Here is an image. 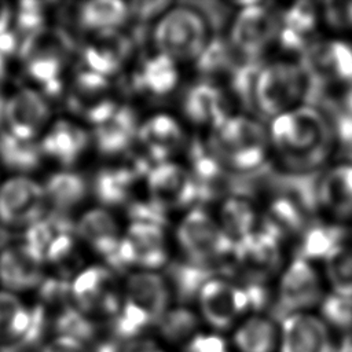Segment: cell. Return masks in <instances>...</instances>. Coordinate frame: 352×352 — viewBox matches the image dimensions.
I'll list each match as a JSON object with an SVG mask.
<instances>
[{"label": "cell", "instance_id": "obj_1", "mask_svg": "<svg viewBox=\"0 0 352 352\" xmlns=\"http://www.w3.org/2000/svg\"><path fill=\"white\" fill-rule=\"evenodd\" d=\"M270 144L286 172L312 173L329 160L336 144L330 118L314 104H300L270 122Z\"/></svg>", "mask_w": 352, "mask_h": 352}, {"label": "cell", "instance_id": "obj_2", "mask_svg": "<svg viewBox=\"0 0 352 352\" xmlns=\"http://www.w3.org/2000/svg\"><path fill=\"white\" fill-rule=\"evenodd\" d=\"M212 132L208 144L230 172L249 175L267 166L271 150L268 129L257 120L231 114Z\"/></svg>", "mask_w": 352, "mask_h": 352}, {"label": "cell", "instance_id": "obj_3", "mask_svg": "<svg viewBox=\"0 0 352 352\" xmlns=\"http://www.w3.org/2000/svg\"><path fill=\"white\" fill-rule=\"evenodd\" d=\"M170 287L155 271H135L126 276L121 307L116 314L114 330L128 338L158 324L169 309Z\"/></svg>", "mask_w": 352, "mask_h": 352}, {"label": "cell", "instance_id": "obj_4", "mask_svg": "<svg viewBox=\"0 0 352 352\" xmlns=\"http://www.w3.org/2000/svg\"><path fill=\"white\" fill-rule=\"evenodd\" d=\"M209 25L202 14L191 4H182L160 15L153 29V41L157 52L175 62L197 60L205 50L209 37Z\"/></svg>", "mask_w": 352, "mask_h": 352}, {"label": "cell", "instance_id": "obj_5", "mask_svg": "<svg viewBox=\"0 0 352 352\" xmlns=\"http://www.w3.org/2000/svg\"><path fill=\"white\" fill-rule=\"evenodd\" d=\"M307 91L308 78L300 63L274 60L261 65L253 84V110L272 120L300 106Z\"/></svg>", "mask_w": 352, "mask_h": 352}, {"label": "cell", "instance_id": "obj_6", "mask_svg": "<svg viewBox=\"0 0 352 352\" xmlns=\"http://www.w3.org/2000/svg\"><path fill=\"white\" fill-rule=\"evenodd\" d=\"M176 242L184 260L210 268L231 257L234 241L205 209L191 208L176 228Z\"/></svg>", "mask_w": 352, "mask_h": 352}, {"label": "cell", "instance_id": "obj_7", "mask_svg": "<svg viewBox=\"0 0 352 352\" xmlns=\"http://www.w3.org/2000/svg\"><path fill=\"white\" fill-rule=\"evenodd\" d=\"M308 78L305 98H315L327 85L352 84V44L341 38L314 41L301 55Z\"/></svg>", "mask_w": 352, "mask_h": 352}, {"label": "cell", "instance_id": "obj_8", "mask_svg": "<svg viewBox=\"0 0 352 352\" xmlns=\"http://www.w3.org/2000/svg\"><path fill=\"white\" fill-rule=\"evenodd\" d=\"M50 209L43 182L30 175H11L0 182V226L28 230Z\"/></svg>", "mask_w": 352, "mask_h": 352}, {"label": "cell", "instance_id": "obj_9", "mask_svg": "<svg viewBox=\"0 0 352 352\" xmlns=\"http://www.w3.org/2000/svg\"><path fill=\"white\" fill-rule=\"evenodd\" d=\"M230 26L228 43L245 60H258L279 34V12L263 3H242Z\"/></svg>", "mask_w": 352, "mask_h": 352}, {"label": "cell", "instance_id": "obj_10", "mask_svg": "<svg viewBox=\"0 0 352 352\" xmlns=\"http://www.w3.org/2000/svg\"><path fill=\"white\" fill-rule=\"evenodd\" d=\"M169 261V248L165 228L147 221H131L122 232L111 270L136 268L155 271Z\"/></svg>", "mask_w": 352, "mask_h": 352}, {"label": "cell", "instance_id": "obj_11", "mask_svg": "<svg viewBox=\"0 0 352 352\" xmlns=\"http://www.w3.org/2000/svg\"><path fill=\"white\" fill-rule=\"evenodd\" d=\"M70 297L84 315L114 318L121 307L122 289L114 271L106 265H89L70 282Z\"/></svg>", "mask_w": 352, "mask_h": 352}, {"label": "cell", "instance_id": "obj_12", "mask_svg": "<svg viewBox=\"0 0 352 352\" xmlns=\"http://www.w3.org/2000/svg\"><path fill=\"white\" fill-rule=\"evenodd\" d=\"M197 301L201 318L219 331L232 327L252 311L246 285H238L223 275L209 279L201 287Z\"/></svg>", "mask_w": 352, "mask_h": 352}, {"label": "cell", "instance_id": "obj_13", "mask_svg": "<svg viewBox=\"0 0 352 352\" xmlns=\"http://www.w3.org/2000/svg\"><path fill=\"white\" fill-rule=\"evenodd\" d=\"M147 199L162 213L191 209L198 201V188L187 166L172 161L151 166L146 176Z\"/></svg>", "mask_w": 352, "mask_h": 352}, {"label": "cell", "instance_id": "obj_14", "mask_svg": "<svg viewBox=\"0 0 352 352\" xmlns=\"http://www.w3.org/2000/svg\"><path fill=\"white\" fill-rule=\"evenodd\" d=\"M230 267L239 272L248 283H264L282 265L280 241L257 228L234 243Z\"/></svg>", "mask_w": 352, "mask_h": 352}, {"label": "cell", "instance_id": "obj_15", "mask_svg": "<svg viewBox=\"0 0 352 352\" xmlns=\"http://www.w3.org/2000/svg\"><path fill=\"white\" fill-rule=\"evenodd\" d=\"M322 278L316 268L307 260L294 257L293 261L282 271L276 307L283 314V318L293 314L309 312L323 300Z\"/></svg>", "mask_w": 352, "mask_h": 352}, {"label": "cell", "instance_id": "obj_16", "mask_svg": "<svg viewBox=\"0 0 352 352\" xmlns=\"http://www.w3.org/2000/svg\"><path fill=\"white\" fill-rule=\"evenodd\" d=\"M47 98L32 88H19L4 102V124L14 136L25 140H36L45 132L50 121Z\"/></svg>", "mask_w": 352, "mask_h": 352}, {"label": "cell", "instance_id": "obj_17", "mask_svg": "<svg viewBox=\"0 0 352 352\" xmlns=\"http://www.w3.org/2000/svg\"><path fill=\"white\" fill-rule=\"evenodd\" d=\"M278 352H334L330 327L311 312L287 315L279 327Z\"/></svg>", "mask_w": 352, "mask_h": 352}, {"label": "cell", "instance_id": "obj_18", "mask_svg": "<svg viewBox=\"0 0 352 352\" xmlns=\"http://www.w3.org/2000/svg\"><path fill=\"white\" fill-rule=\"evenodd\" d=\"M132 48V37L121 29L92 33L91 40L81 50L82 69L110 78L125 65Z\"/></svg>", "mask_w": 352, "mask_h": 352}, {"label": "cell", "instance_id": "obj_19", "mask_svg": "<svg viewBox=\"0 0 352 352\" xmlns=\"http://www.w3.org/2000/svg\"><path fill=\"white\" fill-rule=\"evenodd\" d=\"M44 264L22 242L0 250V285L6 292L18 294L36 290L44 282Z\"/></svg>", "mask_w": 352, "mask_h": 352}, {"label": "cell", "instance_id": "obj_20", "mask_svg": "<svg viewBox=\"0 0 352 352\" xmlns=\"http://www.w3.org/2000/svg\"><path fill=\"white\" fill-rule=\"evenodd\" d=\"M184 142L186 135L180 122L169 114L158 113L139 124L136 143L154 165L169 161Z\"/></svg>", "mask_w": 352, "mask_h": 352}, {"label": "cell", "instance_id": "obj_21", "mask_svg": "<svg viewBox=\"0 0 352 352\" xmlns=\"http://www.w3.org/2000/svg\"><path fill=\"white\" fill-rule=\"evenodd\" d=\"M91 142L92 136L80 124L70 120H56L47 126L38 144L43 157L67 169L82 157Z\"/></svg>", "mask_w": 352, "mask_h": 352}, {"label": "cell", "instance_id": "obj_22", "mask_svg": "<svg viewBox=\"0 0 352 352\" xmlns=\"http://www.w3.org/2000/svg\"><path fill=\"white\" fill-rule=\"evenodd\" d=\"M186 118L199 126L219 128L230 116V102L224 89L214 82L199 81L191 85L182 100Z\"/></svg>", "mask_w": 352, "mask_h": 352}, {"label": "cell", "instance_id": "obj_23", "mask_svg": "<svg viewBox=\"0 0 352 352\" xmlns=\"http://www.w3.org/2000/svg\"><path fill=\"white\" fill-rule=\"evenodd\" d=\"M74 228L76 235L111 268L122 236L114 216L104 208L88 209L78 217Z\"/></svg>", "mask_w": 352, "mask_h": 352}, {"label": "cell", "instance_id": "obj_24", "mask_svg": "<svg viewBox=\"0 0 352 352\" xmlns=\"http://www.w3.org/2000/svg\"><path fill=\"white\" fill-rule=\"evenodd\" d=\"M139 124L132 107L118 106L106 121L95 126L92 142L102 155H124L136 142Z\"/></svg>", "mask_w": 352, "mask_h": 352}, {"label": "cell", "instance_id": "obj_25", "mask_svg": "<svg viewBox=\"0 0 352 352\" xmlns=\"http://www.w3.org/2000/svg\"><path fill=\"white\" fill-rule=\"evenodd\" d=\"M318 202L336 220L352 219V164H338L319 176Z\"/></svg>", "mask_w": 352, "mask_h": 352}, {"label": "cell", "instance_id": "obj_26", "mask_svg": "<svg viewBox=\"0 0 352 352\" xmlns=\"http://www.w3.org/2000/svg\"><path fill=\"white\" fill-rule=\"evenodd\" d=\"M279 45L289 52H304L312 43L318 26V10L312 3L300 1L279 14Z\"/></svg>", "mask_w": 352, "mask_h": 352}, {"label": "cell", "instance_id": "obj_27", "mask_svg": "<svg viewBox=\"0 0 352 352\" xmlns=\"http://www.w3.org/2000/svg\"><path fill=\"white\" fill-rule=\"evenodd\" d=\"M308 216L297 201L278 192L268 202L258 228L280 241L290 235H300L308 226Z\"/></svg>", "mask_w": 352, "mask_h": 352}, {"label": "cell", "instance_id": "obj_28", "mask_svg": "<svg viewBox=\"0 0 352 352\" xmlns=\"http://www.w3.org/2000/svg\"><path fill=\"white\" fill-rule=\"evenodd\" d=\"M179 82L176 62L166 55L157 52L147 58L132 76L133 89L150 98L169 95Z\"/></svg>", "mask_w": 352, "mask_h": 352}, {"label": "cell", "instance_id": "obj_29", "mask_svg": "<svg viewBox=\"0 0 352 352\" xmlns=\"http://www.w3.org/2000/svg\"><path fill=\"white\" fill-rule=\"evenodd\" d=\"M43 186L50 209L62 214L76 209L88 194L87 180L80 173L69 169L50 173Z\"/></svg>", "mask_w": 352, "mask_h": 352}, {"label": "cell", "instance_id": "obj_30", "mask_svg": "<svg viewBox=\"0 0 352 352\" xmlns=\"http://www.w3.org/2000/svg\"><path fill=\"white\" fill-rule=\"evenodd\" d=\"M238 352H276L279 346V327L260 314H253L238 323L232 334Z\"/></svg>", "mask_w": 352, "mask_h": 352}, {"label": "cell", "instance_id": "obj_31", "mask_svg": "<svg viewBox=\"0 0 352 352\" xmlns=\"http://www.w3.org/2000/svg\"><path fill=\"white\" fill-rule=\"evenodd\" d=\"M346 231L337 223H314L300 234L297 256L307 261L326 260L336 249L345 243Z\"/></svg>", "mask_w": 352, "mask_h": 352}, {"label": "cell", "instance_id": "obj_32", "mask_svg": "<svg viewBox=\"0 0 352 352\" xmlns=\"http://www.w3.org/2000/svg\"><path fill=\"white\" fill-rule=\"evenodd\" d=\"M129 19V6L118 0H92L77 10V22L89 33L120 29Z\"/></svg>", "mask_w": 352, "mask_h": 352}, {"label": "cell", "instance_id": "obj_33", "mask_svg": "<svg viewBox=\"0 0 352 352\" xmlns=\"http://www.w3.org/2000/svg\"><path fill=\"white\" fill-rule=\"evenodd\" d=\"M217 221L234 243L258 228L257 210L250 198L243 195L224 197Z\"/></svg>", "mask_w": 352, "mask_h": 352}, {"label": "cell", "instance_id": "obj_34", "mask_svg": "<svg viewBox=\"0 0 352 352\" xmlns=\"http://www.w3.org/2000/svg\"><path fill=\"white\" fill-rule=\"evenodd\" d=\"M41 160L38 142L19 139L7 129L0 131V164L14 175H29L40 166Z\"/></svg>", "mask_w": 352, "mask_h": 352}, {"label": "cell", "instance_id": "obj_35", "mask_svg": "<svg viewBox=\"0 0 352 352\" xmlns=\"http://www.w3.org/2000/svg\"><path fill=\"white\" fill-rule=\"evenodd\" d=\"M219 268H210L190 263L187 260L170 263L169 267V287L182 298H197L201 287L213 276L221 275Z\"/></svg>", "mask_w": 352, "mask_h": 352}, {"label": "cell", "instance_id": "obj_36", "mask_svg": "<svg viewBox=\"0 0 352 352\" xmlns=\"http://www.w3.org/2000/svg\"><path fill=\"white\" fill-rule=\"evenodd\" d=\"M324 271L333 293L352 298V245L336 249L324 260Z\"/></svg>", "mask_w": 352, "mask_h": 352}, {"label": "cell", "instance_id": "obj_37", "mask_svg": "<svg viewBox=\"0 0 352 352\" xmlns=\"http://www.w3.org/2000/svg\"><path fill=\"white\" fill-rule=\"evenodd\" d=\"M198 316L186 307H169L158 322L161 336L169 342L188 341L198 329Z\"/></svg>", "mask_w": 352, "mask_h": 352}, {"label": "cell", "instance_id": "obj_38", "mask_svg": "<svg viewBox=\"0 0 352 352\" xmlns=\"http://www.w3.org/2000/svg\"><path fill=\"white\" fill-rule=\"evenodd\" d=\"M320 314L322 319L330 327H346L352 323V298L338 296L331 293L324 296L320 301Z\"/></svg>", "mask_w": 352, "mask_h": 352}, {"label": "cell", "instance_id": "obj_39", "mask_svg": "<svg viewBox=\"0 0 352 352\" xmlns=\"http://www.w3.org/2000/svg\"><path fill=\"white\" fill-rule=\"evenodd\" d=\"M324 22L340 32H352V1H327L322 11Z\"/></svg>", "mask_w": 352, "mask_h": 352}, {"label": "cell", "instance_id": "obj_40", "mask_svg": "<svg viewBox=\"0 0 352 352\" xmlns=\"http://www.w3.org/2000/svg\"><path fill=\"white\" fill-rule=\"evenodd\" d=\"M184 352H228V348L216 333H195L186 342Z\"/></svg>", "mask_w": 352, "mask_h": 352}, {"label": "cell", "instance_id": "obj_41", "mask_svg": "<svg viewBox=\"0 0 352 352\" xmlns=\"http://www.w3.org/2000/svg\"><path fill=\"white\" fill-rule=\"evenodd\" d=\"M38 352H95L88 342L65 336V334H55L50 340H47Z\"/></svg>", "mask_w": 352, "mask_h": 352}, {"label": "cell", "instance_id": "obj_42", "mask_svg": "<svg viewBox=\"0 0 352 352\" xmlns=\"http://www.w3.org/2000/svg\"><path fill=\"white\" fill-rule=\"evenodd\" d=\"M191 6L202 14V16L208 22L209 28L214 29V30H219L226 25L227 19L230 16V12H231L226 4L217 3V1H213V3H198L197 1V3H192Z\"/></svg>", "mask_w": 352, "mask_h": 352}, {"label": "cell", "instance_id": "obj_43", "mask_svg": "<svg viewBox=\"0 0 352 352\" xmlns=\"http://www.w3.org/2000/svg\"><path fill=\"white\" fill-rule=\"evenodd\" d=\"M165 7H169L166 1H143L129 6V16L133 15L140 21H150L157 15L165 12Z\"/></svg>", "mask_w": 352, "mask_h": 352}, {"label": "cell", "instance_id": "obj_44", "mask_svg": "<svg viewBox=\"0 0 352 352\" xmlns=\"http://www.w3.org/2000/svg\"><path fill=\"white\" fill-rule=\"evenodd\" d=\"M124 352H165V351L151 342H139V344L128 348Z\"/></svg>", "mask_w": 352, "mask_h": 352}, {"label": "cell", "instance_id": "obj_45", "mask_svg": "<svg viewBox=\"0 0 352 352\" xmlns=\"http://www.w3.org/2000/svg\"><path fill=\"white\" fill-rule=\"evenodd\" d=\"M7 74V65H6V58L3 54H0V85L3 84L4 78Z\"/></svg>", "mask_w": 352, "mask_h": 352}]
</instances>
